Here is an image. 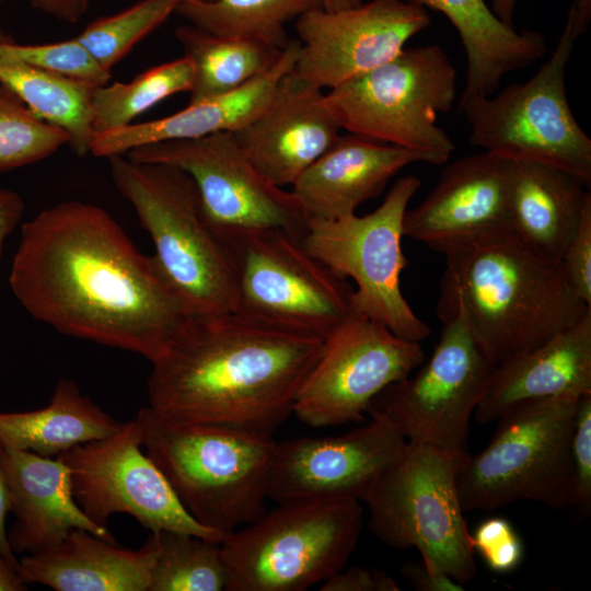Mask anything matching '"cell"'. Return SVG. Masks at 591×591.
Masks as SVG:
<instances>
[{
  "label": "cell",
  "mask_w": 591,
  "mask_h": 591,
  "mask_svg": "<svg viewBox=\"0 0 591 591\" xmlns=\"http://www.w3.org/2000/svg\"><path fill=\"white\" fill-rule=\"evenodd\" d=\"M584 186L559 169L512 161L508 198L511 231L537 254L560 262L591 199Z\"/></svg>",
  "instance_id": "484cf974"
},
{
  "label": "cell",
  "mask_w": 591,
  "mask_h": 591,
  "mask_svg": "<svg viewBox=\"0 0 591 591\" xmlns=\"http://www.w3.org/2000/svg\"><path fill=\"white\" fill-rule=\"evenodd\" d=\"M363 501L369 529L384 544L415 547L425 566L462 584L475 577V551L457 493L455 456L407 441Z\"/></svg>",
  "instance_id": "30bf717a"
},
{
  "label": "cell",
  "mask_w": 591,
  "mask_h": 591,
  "mask_svg": "<svg viewBox=\"0 0 591 591\" xmlns=\"http://www.w3.org/2000/svg\"><path fill=\"white\" fill-rule=\"evenodd\" d=\"M321 591H398L397 582L384 571L364 567L343 568L322 582Z\"/></svg>",
  "instance_id": "ab89813d"
},
{
  "label": "cell",
  "mask_w": 591,
  "mask_h": 591,
  "mask_svg": "<svg viewBox=\"0 0 591 591\" xmlns=\"http://www.w3.org/2000/svg\"><path fill=\"white\" fill-rule=\"evenodd\" d=\"M299 51V39H291L273 68L233 92L188 104L165 117L96 134L90 153L107 159L149 143L236 132L267 107L281 79L294 68Z\"/></svg>",
  "instance_id": "cb8c5ba5"
},
{
  "label": "cell",
  "mask_w": 591,
  "mask_h": 591,
  "mask_svg": "<svg viewBox=\"0 0 591 591\" xmlns=\"http://www.w3.org/2000/svg\"><path fill=\"white\" fill-rule=\"evenodd\" d=\"M362 3V0H321V7L327 11H337Z\"/></svg>",
  "instance_id": "7dc6e473"
},
{
  "label": "cell",
  "mask_w": 591,
  "mask_h": 591,
  "mask_svg": "<svg viewBox=\"0 0 591 591\" xmlns=\"http://www.w3.org/2000/svg\"><path fill=\"white\" fill-rule=\"evenodd\" d=\"M0 83L42 120L63 129L79 155L94 138L91 94L95 86L24 62L0 58Z\"/></svg>",
  "instance_id": "f546056e"
},
{
  "label": "cell",
  "mask_w": 591,
  "mask_h": 591,
  "mask_svg": "<svg viewBox=\"0 0 591 591\" xmlns=\"http://www.w3.org/2000/svg\"><path fill=\"white\" fill-rule=\"evenodd\" d=\"M456 69L439 45L405 47L389 61L325 93L341 130L437 155L455 146L438 125L456 97Z\"/></svg>",
  "instance_id": "ba28073f"
},
{
  "label": "cell",
  "mask_w": 591,
  "mask_h": 591,
  "mask_svg": "<svg viewBox=\"0 0 591 591\" xmlns=\"http://www.w3.org/2000/svg\"><path fill=\"white\" fill-rule=\"evenodd\" d=\"M193 83V62L183 55L147 69L129 82L95 86L91 94L94 136L132 124L137 116L169 96L190 92Z\"/></svg>",
  "instance_id": "1f68e13d"
},
{
  "label": "cell",
  "mask_w": 591,
  "mask_h": 591,
  "mask_svg": "<svg viewBox=\"0 0 591 591\" xmlns=\"http://www.w3.org/2000/svg\"><path fill=\"white\" fill-rule=\"evenodd\" d=\"M120 424L82 394L74 381L61 379L47 406L0 412V448L57 457L112 434Z\"/></svg>",
  "instance_id": "83f0119b"
},
{
  "label": "cell",
  "mask_w": 591,
  "mask_h": 591,
  "mask_svg": "<svg viewBox=\"0 0 591 591\" xmlns=\"http://www.w3.org/2000/svg\"><path fill=\"white\" fill-rule=\"evenodd\" d=\"M424 358L420 343L352 312L325 338L298 392L293 414L311 427L362 421L372 399L410 375Z\"/></svg>",
  "instance_id": "2e32d148"
},
{
  "label": "cell",
  "mask_w": 591,
  "mask_h": 591,
  "mask_svg": "<svg viewBox=\"0 0 591 591\" xmlns=\"http://www.w3.org/2000/svg\"><path fill=\"white\" fill-rule=\"evenodd\" d=\"M0 465L14 515L8 540L15 555L51 547L74 529L115 541L107 528L94 523L80 508L70 470L58 457L1 448Z\"/></svg>",
  "instance_id": "7402d4cb"
},
{
  "label": "cell",
  "mask_w": 591,
  "mask_h": 591,
  "mask_svg": "<svg viewBox=\"0 0 591 591\" xmlns=\"http://www.w3.org/2000/svg\"><path fill=\"white\" fill-rule=\"evenodd\" d=\"M0 58L46 69L92 86L106 84L111 72L102 69L76 40L24 45L0 38Z\"/></svg>",
  "instance_id": "d590c367"
},
{
  "label": "cell",
  "mask_w": 591,
  "mask_h": 591,
  "mask_svg": "<svg viewBox=\"0 0 591 591\" xmlns=\"http://www.w3.org/2000/svg\"><path fill=\"white\" fill-rule=\"evenodd\" d=\"M132 161L177 167L194 181L202 211L218 234L278 228L300 237L306 220L290 190L271 183L234 132L137 147Z\"/></svg>",
  "instance_id": "5bb4252c"
},
{
  "label": "cell",
  "mask_w": 591,
  "mask_h": 591,
  "mask_svg": "<svg viewBox=\"0 0 591 591\" xmlns=\"http://www.w3.org/2000/svg\"><path fill=\"white\" fill-rule=\"evenodd\" d=\"M231 256L237 311L325 339L351 313L354 289L278 228L221 235Z\"/></svg>",
  "instance_id": "7c38bea8"
},
{
  "label": "cell",
  "mask_w": 591,
  "mask_h": 591,
  "mask_svg": "<svg viewBox=\"0 0 591 591\" xmlns=\"http://www.w3.org/2000/svg\"><path fill=\"white\" fill-rule=\"evenodd\" d=\"M31 5L55 19L77 23L88 11L90 0H28Z\"/></svg>",
  "instance_id": "b9f144b4"
},
{
  "label": "cell",
  "mask_w": 591,
  "mask_h": 591,
  "mask_svg": "<svg viewBox=\"0 0 591 591\" xmlns=\"http://www.w3.org/2000/svg\"><path fill=\"white\" fill-rule=\"evenodd\" d=\"M349 432L277 442L267 479L278 503L324 499L363 501L381 475L402 455L406 439L385 418Z\"/></svg>",
  "instance_id": "ac0fdd59"
},
{
  "label": "cell",
  "mask_w": 591,
  "mask_h": 591,
  "mask_svg": "<svg viewBox=\"0 0 591 591\" xmlns=\"http://www.w3.org/2000/svg\"><path fill=\"white\" fill-rule=\"evenodd\" d=\"M176 5L172 0H141L91 22L74 38L102 69L111 72L137 43L175 13Z\"/></svg>",
  "instance_id": "836d02e7"
},
{
  "label": "cell",
  "mask_w": 591,
  "mask_h": 591,
  "mask_svg": "<svg viewBox=\"0 0 591 591\" xmlns=\"http://www.w3.org/2000/svg\"><path fill=\"white\" fill-rule=\"evenodd\" d=\"M136 418L142 449L197 522L230 534L265 512L273 436L178 421L149 406Z\"/></svg>",
  "instance_id": "277c9868"
},
{
  "label": "cell",
  "mask_w": 591,
  "mask_h": 591,
  "mask_svg": "<svg viewBox=\"0 0 591 591\" xmlns=\"http://www.w3.org/2000/svg\"><path fill=\"white\" fill-rule=\"evenodd\" d=\"M4 0H0V5L3 3Z\"/></svg>",
  "instance_id": "681fc988"
},
{
  "label": "cell",
  "mask_w": 591,
  "mask_h": 591,
  "mask_svg": "<svg viewBox=\"0 0 591 591\" xmlns=\"http://www.w3.org/2000/svg\"><path fill=\"white\" fill-rule=\"evenodd\" d=\"M23 212L22 197L13 190L0 188V256L5 239L18 225Z\"/></svg>",
  "instance_id": "7bdbcfd3"
},
{
  "label": "cell",
  "mask_w": 591,
  "mask_h": 591,
  "mask_svg": "<svg viewBox=\"0 0 591 591\" xmlns=\"http://www.w3.org/2000/svg\"><path fill=\"white\" fill-rule=\"evenodd\" d=\"M324 340L240 311L192 316L151 362L149 407L178 421L273 436L293 414Z\"/></svg>",
  "instance_id": "7a4b0ae2"
},
{
  "label": "cell",
  "mask_w": 591,
  "mask_h": 591,
  "mask_svg": "<svg viewBox=\"0 0 591 591\" xmlns=\"http://www.w3.org/2000/svg\"><path fill=\"white\" fill-rule=\"evenodd\" d=\"M158 553L157 532L128 549L74 529L56 545L19 559L18 572L26 584L55 591H148Z\"/></svg>",
  "instance_id": "d4e9b609"
},
{
  "label": "cell",
  "mask_w": 591,
  "mask_h": 591,
  "mask_svg": "<svg viewBox=\"0 0 591 591\" xmlns=\"http://www.w3.org/2000/svg\"><path fill=\"white\" fill-rule=\"evenodd\" d=\"M57 457L70 470L74 499L97 525L107 528L113 514L127 513L151 532H183L220 543L229 535L200 524L183 508L142 449L136 417Z\"/></svg>",
  "instance_id": "9a60e30c"
},
{
  "label": "cell",
  "mask_w": 591,
  "mask_h": 591,
  "mask_svg": "<svg viewBox=\"0 0 591 591\" xmlns=\"http://www.w3.org/2000/svg\"><path fill=\"white\" fill-rule=\"evenodd\" d=\"M420 185L417 176L399 177L372 212L309 221L301 236L313 257L337 277L354 280V313L416 343L430 335V327L404 298L401 275L407 265L402 247L404 216Z\"/></svg>",
  "instance_id": "8fae6325"
},
{
  "label": "cell",
  "mask_w": 591,
  "mask_h": 591,
  "mask_svg": "<svg viewBox=\"0 0 591 591\" xmlns=\"http://www.w3.org/2000/svg\"><path fill=\"white\" fill-rule=\"evenodd\" d=\"M9 513V495L0 465V556L18 569L19 559L16 558V555L12 552L8 540L7 518Z\"/></svg>",
  "instance_id": "ee69618b"
},
{
  "label": "cell",
  "mask_w": 591,
  "mask_h": 591,
  "mask_svg": "<svg viewBox=\"0 0 591 591\" xmlns=\"http://www.w3.org/2000/svg\"><path fill=\"white\" fill-rule=\"evenodd\" d=\"M27 584L21 578L18 569L0 556V591H23Z\"/></svg>",
  "instance_id": "f6af8a7d"
},
{
  "label": "cell",
  "mask_w": 591,
  "mask_h": 591,
  "mask_svg": "<svg viewBox=\"0 0 591 591\" xmlns=\"http://www.w3.org/2000/svg\"><path fill=\"white\" fill-rule=\"evenodd\" d=\"M573 488L571 507L584 513L591 507V393L581 396L571 438Z\"/></svg>",
  "instance_id": "74e56055"
},
{
  "label": "cell",
  "mask_w": 591,
  "mask_h": 591,
  "mask_svg": "<svg viewBox=\"0 0 591 591\" xmlns=\"http://www.w3.org/2000/svg\"><path fill=\"white\" fill-rule=\"evenodd\" d=\"M113 182L149 233L153 257L192 316L237 311L228 247L201 208L194 181L182 170L107 158Z\"/></svg>",
  "instance_id": "5b68a950"
},
{
  "label": "cell",
  "mask_w": 591,
  "mask_h": 591,
  "mask_svg": "<svg viewBox=\"0 0 591 591\" xmlns=\"http://www.w3.org/2000/svg\"><path fill=\"white\" fill-rule=\"evenodd\" d=\"M402 575L418 591H463L464 584L442 571H436L422 561H406L401 568Z\"/></svg>",
  "instance_id": "60d3db41"
},
{
  "label": "cell",
  "mask_w": 591,
  "mask_h": 591,
  "mask_svg": "<svg viewBox=\"0 0 591 591\" xmlns=\"http://www.w3.org/2000/svg\"><path fill=\"white\" fill-rule=\"evenodd\" d=\"M69 143L63 129L38 118L0 83V173L42 161Z\"/></svg>",
  "instance_id": "e575fe53"
},
{
  "label": "cell",
  "mask_w": 591,
  "mask_h": 591,
  "mask_svg": "<svg viewBox=\"0 0 591 591\" xmlns=\"http://www.w3.org/2000/svg\"><path fill=\"white\" fill-rule=\"evenodd\" d=\"M9 283L35 320L150 362L192 317L153 255L140 253L103 208L79 200L23 224Z\"/></svg>",
  "instance_id": "6da1fadb"
},
{
  "label": "cell",
  "mask_w": 591,
  "mask_h": 591,
  "mask_svg": "<svg viewBox=\"0 0 591 591\" xmlns=\"http://www.w3.org/2000/svg\"><path fill=\"white\" fill-rule=\"evenodd\" d=\"M414 163L442 164L437 155L373 141L354 134L334 143L290 186L306 222L356 213L389 181Z\"/></svg>",
  "instance_id": "44dd1931"
},
{
  "label": "cell",
  "mask_w": 591,
  "mask_h": 591,
  "mask_svg": "<svg viewBox=\"0 0 591 591\" xmlns=\"http://www.w3.org/2000/svg\"><path fill=\"white\" fill-rule=\"evenodd\" d=\"M340 130L323 89L293 68L263 113L234 135L263 175L283 188L334 143Z\"/></svg>",
  "instance_id": "ffe728a7"
},
{
  "label": "cell",
  "mask_w": 591,
  "mask_h": 591,
  "mask_svg": "<svg viewBox=\"0 0 591 591\" xmlns=\"http://www.w3.org/2000/svg\"><path fill=\"white\" fill-rule=\"evenodd\" d=\"M440 317L444 326L428 362L380 392L367 414L385 418L408 442L456 457L467 452L470 421L496 364L460 306Z\"/></svg>",
  "instance_id": "4fadbf2b"
},
{
  "label": "cell",
  "mask_w": 591,
  "mask_h": 591,
  "mask_svg": "<svg viewBox=\"0 0 591 591\" xmlns=\"http://www.w3.org/2000/svg\"><path fill=\"white\" fill-rule=\"evenodd\" d=\"M579 38L566 22L552 56L524 82L491 95H461L459 109L473 147L512 161L559 169L591 182V139L577 121L566 94V66Z\"/></svg>",
  "instance_id": "9c48e42d"
},
{
  "label": "cell",
  "mask_w": 591,
  "mask_h": 591,
  "mask_svg": "<svg viewBox=\"0 0 591 591\" xmlns=\"http://www.w3.org/2000/svg\"><path fill=\"white\" fill-rule=\"evenodd\" d=\"M442 254L438 315L460 306L495 364L541 345L591 309L569 286L560 262L537 254L511 230Z\"/></svg>",
  "instance_id": "3957f363"
},
{
  "label": "cell",
  "mask_w": 591,
  "mask_h": 591,
  "mask_svg": "<svg viewBox=\"0 0 591 591\" xmlns=\"http://www.w3.org/2000/svg\"><path fill=\"white\" fill-rule=\"evenodd\" d=\"M581 396L519 403L497 419L483 451L457 455L455 482L463 510H493L520 500L570 508L571 438Z\"/></svg>",
  "instance_id": "8992f818"
},
{
  "label": "cell",
  "mask_w": 591,
  "mask_h": 591,
  "mask_svg": "<svg viewBox=\"0 0 591 591\" xmlns=\"http://www.w3.org/2000/svg\"><path fill=\"white\" fill-rule=\"evenodd\" d=\"M430 24L427 10L406 0L313 9L296 21L300 51L294 71L331 90L394 58Z\"/></svg>",
  "instance_id": "e0dca14e"
},
{
  "label": "cell",
  "mask_w": 591,
  "mask_h": 591,
  "mask_svg": "<svg viewBox=\"0 0 591 591\" xmlns=\"http://www.w3.org/2000/svg\"><path fill=\"white\" fill-rule=\"evenodd\" d=\"M322 8L321 0H212L177 4L175 13L215 35L258 42L285 49L286 24Z\"/></svg>",
  "instance_id": "4dcf8cb0"
},
{
  "label": "cell",
  "mask_w": 591,
  "mask_h": 591,
  "mask_svg": "<svg viewBox=\"0 0 591 591\" xmlns=\"http://www.w3.org/2000/svg\"><path fill=\"white\" fill-rule=\"evenodd\" d=\"M157 533L159 553L148 591H227L220 542L183 532Z\"/></svg>",
  "instance_id": "d6a6232c"
},
{
  "label": "cell",
  "mask_w": 591,
  "mask_h": 591,
  "mask_svg": "<svg viewBox=\"0 0 591 591\" xmlns=\"http://www.w3.org/2000/svg\"><path fill=\"white\" fill-rule=\"evenodd\" d=\"M512 160L483 151L457 159L403 221L404 236L444 250L511 230L509 178Z\"/></svg>",
  "instance_id": "d6986e66"
},
{
  "label": "cell",
  "mask_w": 591,
  "mask_h": 591,
  "mask_svg": "<svg viewBox=\"0 0 591 591\" xmlns=\"http://www.w3.org/2000/svg\"><path fill=\"white\" fill-rule=\"evenodd\" d=\"M172 1H174L176 4H182V3H202V2H209L212 0H172Z\"/></svg>",
  "instance_id": "c3c4849f"
},
{
  "label": "cell",
  "mask_w": 591,
  "mask_h": 591,
  "mask_svg": "<svg viewBox=\"0 0 591 591\" xmlns=\"http://www.w3.org/2000/svg\"><path fill=\"white\" fill-rule=\"evenodd\" d=\"M567 281L577 297L591 305V199L560 259Z\"/></svg>",
  "instance_id": "f35d334b"
},
{
  "label": "cell",
  "mask_w": 591,
  "mask_h": 591,
  "mask_svg": "<svg viewBox=\"0 0 591 591\" xmlns=\"http://www.w3.org/2000/svg\"><path fill=\"white\" fill-rule=\"evenodd\" d=\"M569 393H591V309L541 345L497 363L474 418L490 424L519 403Z\"/></svg>",
  "instance_id": "603a6c76"
},
{
  "label": "cell",
  "mask_w": 591,
  "mask_h": 591,
  "mask_svg": "<svg viewBox=\"0 0 591 591\" xmlns=\"http://www.w3.org/2000/svg\"><path fill=\"white\" fill-rule=\"evenodd\" d=\"M491 11L506 24L513 26L518 0H490Z\"/></svg>",
  "instance_id": "bcb514c9"
},
{
  "label": "cell",
  "mask_w": 591,
  "mask_h": 591,
  "mask_svg": "<svg viewBox=\"0 0 591 591\" xmlns=\"http://www.w3.org/2000/svg\"><path fill=\"white\" fill-rule=\"evenodd\" d=\"M472 544L487 567L496 572H509L523 559V543L512 524L503 518L483 521L472 535Z\"/></svg>",
  "instance_id": "8d00e7d4"
},
{
  "label": "cell",
  "mask_w": 591,
  "mask_h": 591,
  "mask_svg": "<svg viewBox=\"0 0 591 591\" xmlns=\"http://www.w3.org/2000/svg\"><path fill=\"white\" fill-rule=\"evenodd\" d=\"M175 36L194 66L188 104L244 86L273 68L283 50L254 40L215 35L192 24L177 27Z\"/></svg>",
  "instance_id": "f1b7e54d"
},
{
  "label": "cell",
  "mask_w": 591,
  "mask_h": 591,
  "mask_svg": "<svg viewBox=\"0 0 591 591\" xmlns=\"http://www.w3.org/2000/svg\"><path fill=\"white\" fill-rule=\"evenodd\" d=\"M357 499L279 503L221 543L227 591H304L346 567L362 528Z\"/></svg>",
  "instance_id": "52a82bcc"
},
{
  "label": "cell",
  "mask_w": 591,
  "mask_h": 591,
  "mask_svg": "<svg viewBox=\"0 0 591 591\" xmlns=\"http://www.w3.org/2000/svg\"><path fill=\"white\" fill-rule=\"evenodd\" d=\"M436 10L457 31L466 57V84L462 95H491L502 79L524 69L546 53L544 36L517 31L502 22L484 0H406Z\"/></svg>",
  "instance_id": "4316f807"
}]
</instances>
